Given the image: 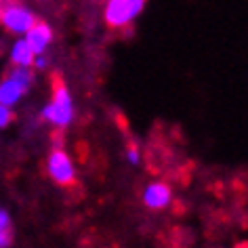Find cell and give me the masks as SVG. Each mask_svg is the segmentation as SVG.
<instances>
[{"instance_id":"4fadbf2b","label":"cell","mask_w":248,"mask_h":248,"mask_svg":"<svg viewBox=\"0 0 248 248\" xmlns=\"http://www.w3.org/2000/svg\"><path fill=\"white\" fill-rule=\"evenodd\" d=\"M34 63H36L38 70H45V67H46V59L45 57H38V59H34Z\"/></svg>"},{"instance_id":"8fae6325","label":"cell","mask_w":248,"mask_h":248,"mask_svg":"<svg viewBox=\"0 0 248 248\" xmlns=\"http://www.w3.org/2000/svg\"><path fill=\"white\" fill-rule=\"evenodd\" d=\"M11 120H15V114L9 109V105H2L0 103V128L11 124Z\"/></svg>"},{"instance_id":"7a4b0ae2","label":"cell","mask_w":248,"mask_h":248,"mask_svg":"<svg viewBox=\"0 0 248 248\" xmlns=\"http://www.w3.org/2000/svg\"><path fill=\"white\" fill-rule=\"evenodd\" d=\"M145 7V0H108L105 4V23L111 30L126 28Z\"/></svg>"},{"instance_id":"9c48e42d","label":"cell","mask_w":248,"mask_h":248,"mask_svg":"<svg viewBox=\"0 0 248 248\" xmlns=\"http://www.w3.org/2000/svg\"><path fill=\"white\" fill-rule=\"evenodd\" d=\"M7 78H11V80H15V82L23 84L26 89H30V84L34 82V74H32V70H30V67H26V65H13Z\"/></svg>"},{"instance_id":"ba28073f","label":"cell","mask_w":248,"mask_h":248,"mask_svg":"<svg viewBox=\"0 0 248 248\" xmlns=\"http://www.w3.org/2000/svg\"><path fill=\"white\" fill-rule=\"evenodd\" d=\"M11 61H13V65H26V67L34 65V51L30 48L26 40L15 42L13 51H11Z\"/></svg>"},{"instance_id":"5b68a950","label":"cell","mask_w":248,"mask_h":248,"mask_svg":"<svg viewBox=\"0 0 248 248\" xmlns=\"http://www.w3.org/2000/svg\"><path fill=\"white\" fill-rule=\"evenodd\" d=\"M170 198L172 194L166 183H152V185H147V189L143 194V204L152 210H162L170 204Z\"/></svg>"},{"instance_id":"6da1fadb","label":"cell","mask_w":248,"mask_h":248,"mask_svg":"<svg viewBox=\"0 0 248 248\" xmlns=\"http://www.w3.org/2000/svg\"><path fill=\"white\" fill-rule=\"evenodd\" d=\"M42 118L48 122H53L55 126L65 128L74 118V103L70 97V91L65 89V84L55 76V89H53V101L42 109Z\"/></svg>"},{"instance_id":"7c38bea8","label":"cell","mask_w":248,"mask_h":248,"mask_svg":"<svg viewBox=\"0 0 248 248\" xmlns=\"http://www.w3.org/2000/svg\"><path fill=\"white\" fill-rule=\"evenodd\" d=\"M126 160L131 164H139L141 162V156H139V150L135 145H128V150H126Z\"/></svg>"},{"instance_id":"30bf717a","label":"cell","mask_w":248,"mask_h":248,"mask_svg":"<svg viewBox=\"0 0 248 248\" xmlns=\"http://www.w3.org/2000/svg\"><path fill=\"white\" fill-rule=\"evenodd\" d=\"M13 244V227H11V217L7 210H0V246Z\"/></svg>"},{"instance_id":"3957f363","label":"cell","mask_w":248,"mask_h":248,"mask_svg":"<svg viewBox=\"0 0 248 248\" xmlns=\"http://www.w3.org/2000/svg\"><path fill=\"white\" fill-rule=\"evenodd\" d=\"M0 21L11 34H26L36 23V17L17 0H7L4 4H0Z\"/></svg>"},{"instance_id":"52a82bcc","label":"cell","mask_w":248,"mask_h":248,"mask_svg":"<svg viewBox=\"0 0 248 248\" xmlns=\"http://www.w3.org/2000/svg\"><path fill=\"white\" fill-rule=\"evenodd\" d=\"M26 93H28V89L23 84L7 78V80H2V82H0V103H2V105H13V103L19 101Z\"/></svg>"},{"instance_id":"277c9868","label":"cell","mask_w":248,"mask_h":248,"mask_svg":"<svg viewBox=\"0 0 248 248\" xmlns=\"http://www.w3.org/2000/svg\"><path fill=\"white\" fill-rule=\"evenodd\" d=\"M48 175L57 185L61 187H70V185L76 183V170H74V164L70 156L61 150V147H55L48 156Z\"/></svg>"},{"instance_id":"8992f818","label":"cell","mask_w":248,"mask_h":248,"mask_svg":"<svg viewBox=\"0 0 248 248\" xmlns=\"http://www.w3.org/2000/svg\"><path fill=\"white\" fill-rule=\"evenodd\" d=\"M26 42L30 45V48L34 51V55L45 53V48L51 45L53 40V30L46 26V23H34L32 28L26 32Z\"/></svg>"}]
</instances>
